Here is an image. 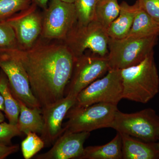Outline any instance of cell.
Returning <instances> with one entry per match:
<instances>
[{
    "mask_svg": "<svg viewBox=\"0 0 159 159\" xmlns=\"http://www.w3.org/2000/svg\"><path fill=\"white\" fill-rule=\"evenodd\" d=\"M41 108L65 97L76 58L63 41L40 37L30 48L13 49Z\"/></svg>",
    "mask_w": 159,
    "mask_h": 159,
    "instance_id": "1",
    "label": "cell"
},
{
    "mask_svg": "<svg viewBox=\"0 0 159 159\" xmlns=\"http://www.w3.org/2000/svg\"><path fill=\"white\" fill-rule=\"evenodd\" d=\"M120 71L123 99L145 104L158 93L159 76L154 51L136 65Z\"/></svg>",
    "mask_w": 159,
    "mask_h": 159,
    "instance_id": "2",
    "label": "cell"
},
{
    "mask_svg": "<svg viewBox=\"0 0 159 159\" xmlns=\"http://www.w3.org/2000/svg\"><path fill=\"white\" fill-rule=\"evenodd\" d=\"M157 36L121 39L109 38L107 55L110 70H122L136 65L153 52Z\"/></svg>",
    "mask_w": 159,
    "mask_h": 159,
    "instance_id": "3",
    "label": "cell"
},
{
    "mask_svg": "<svg viewBox=\"0 0 159 159\" xmlns=\"http://www.w3.org/2000/svg\"><path fill=\"white\" fill-rule=\"evenodd\" d=\"M118 110L116 104L106 102L85 107L73 106L66 115L68 120L64 124V132H90L99 129L110 128Z\"/></svg>",
    "mask_w": 159,
    "mask_h": 159,
    "instance_id": "4",
    "label": "cell"
},
{
    "mask_svg": "<svg viewBox=\"0 0 159 159\" xmlns=\"http://www.w3.org/2000/svg\"><path fill=\"white\" fill-rule=\"evenodd\" d=\"M110 128L144 142H157L159 139V116L151 108L133 113L118 110Z\"/></svg>",
    "mask_w": 159,
    "mask_h": 159,
    "instance_id": "5",
    "label": "cell"
},
{
    "mask_svg": "<svg viewBox=\"0 0 159 159\" xmlns=\"http://www.w3.org/2000/svg\"><path fill=\"white\" fill-rule=\"evenodd\" d=\"M109 40L106 29L93 20L85 25L77 23L63 42L77 58L84 54L87 50L94 54L106 57Z\"/></svg>",
    "mask_w": 159,
    "mask_h": 159,
    "instance_id": "6",
    "label": "cell"
},
{
    "mask_svg": "<svg viewBox=\"0 0 159 159\" xmlns=\"http://www.w3.org/2000/svg\"><path fill=\"white\" fill-rule=\"evenodd\" d=\"M77 22L74 3L51 0L43 16L41 37L64 41Z\"/></svg>",
    "mask_w": 159,
    "mask_h": 159,
    "instance_id": "7",
    "label": "cell"
},
{
    "mask_svg": "<svg viewBox=\"0 0 159 159\" xmlns=\"http://www.w3.org/2000/svg\"><path fill=\"white\" fill-rule=\"evenodd\" d=\"M122 99L121 71L111 69L106 76L92 83L78 94L74 106L85 107L99 102L118 105Z\"/></svg>",
    "mask_w": 159,
    "mask_h": 159,
    "instance_id": "8",
    "label": "cell"
},
{
    "mask_svg": "<svg viewBox=\"0 0 159 159\" xmlns=\"http://www.w3.org/2000/svg\"><path fill=\"white\" fill-rule=\"evenodd\" d=\"M0 68L7 76L16 98L29 107L41 108L32 93L25 70L13 49L0 50Z\"/></svg>",
    "mask_w": 159,
    "mask_h": 159,
    "instance_id": "9",
    "label": "cell"
},
{
    "mask_svg": "<svg viewBox=\"0 0 159 159\" xmlns=\"http://www.w3.org/2000/svg\"><path fill=\"white\" fill-rule=\"evenodd\" d=\"M110 70L107 56L84 54L75 59L65 96L77 97L78 94Z\"/></svg>",
    "mask_w": 159,
    "mask_h": 159,
    "instance_id": "10",
    "label": "cell"
},
{
    "mask_svg": "<svg viewBox=\"0 0 159 159\" xmlns=\"http://www.w3.org/2000/svg\"><path fill=\"white\" fill-rule=\"evenodd\" d=\"M37 6L33 2L29 8L5 20L14 30L19 49L30 48L41 35L43 16Z\"/></svg>",
    "mask_w": 159,
    "mask_h": 159,
    "instance_id": "11",
    "label": "cell"
},
{
    "mask_svg": "<svg viewBox=\"0 0 159 159\" xmlns=\"http://www.w3.org/2000/svg\"><path fill=\"white\" fill-rule=\"evenodd\" d=\"M76 101V97L66 96L42 108L43 128L41 138L45 142V146L48 147L54 144L64 132L63 120Z\"/></svg>",
    "mask_w": 159,
    "mask_h": 159,
    "instance_id": "12",
    "label": "cell"
},
{
    "mask_svg": "<svg viewBox=\"0 0 159 159\" xmlns=\"http://www.w3.org/2000/svg\"><path fill=\"white\" fill-rule=\"evenodd\" d=\"M90 135L88 132L65 131L49 151L35 156L36 159H79L83 153L84 144Z\"/></svg>",
    "mask_w": 159,
    "mask_h": 159,
    "instance_id": "13",
    "label": "cell"
},
{
    "mask_svg": "<svg viewBox=\"0 0 159 159\" xmlns=\"http://www.w3.org/2000/svg\"><path fill=\"white\" fill-rule=\"evenodd\" d=\"M123 159H159V142H148L119 133Z\"/></svg>",
    "mask_w": 159,
    "mask_h": 159,
    "instance_id": "14",
    "label": "cell"
},
{
    "mask_svg": "<svg viewBox=\"0 0 159 159\" xmlns=\"http://www.w3.org/2000/svg\"><path fill=\"white\" fill-rule=\"evenodd\" d=\"M120 6L119 15L107 29L110 38L121 39L127 36L133 24L139 4L137 1L134 5L130 6L123 2Z\"/></svg>",
    "mask_w": 159,
    "mask_h": 159,
    "instance_id": "15",
    "label": "cell"
},
{
    "mask_svg": "<svg viewBox=\"0 0 159 159\" xmlns=\"http://www.w3.org/2000/svg\"><path fill=\"white\" fill-rule=\"evenodd\" d=\"M20 107V113L16 126L22 134L29 132L41 134L43 128L42 108L29 107L22 101L17 99Z\"/></svg>",
    "mask_w": 159,
    "mask_h": 159,
    "instance_id": "16",
    "label": "cell"
},
{
    "mask_svg": "<svg viewBox=\"0 0 159 159\" xmlns=\"http://www.w3.org/2000/svg\"><path fill=\"white\" fill-rule=\"evenodd\" d=\"M122 141L117 132L113 139L104 145L88 146L79 159H122Z\"/></svg>",
    "mask_w": 159,
    "mask_h": 159,
    "instance_id": "17",
    "label": "cell"
},
{
    "mask_svg": "<svg viewBox=\"0 0 159 159\" xmlns=\"http://www.w3.org/2000/svg\"><path fill=\"white\" fill-rule=\"evenodd\" d=\"M154 35L159 36V24L154 20L139 4L133 24L126 37L140 38Z\"/></svg>",
    "mask_w": 159,
    "mask_h": 159,
    "instance_id": "18",
    "label": "cell"
},
{
    "mask_svg": "<svg viewBox=\"0 0 159 159\" xmlns=\"http://www.w3.org/2000/svg\"><path fill=\"white\" fill-rule=\"evenodd\" d=\"M0 94L4 99V112L9 123L16 125L20 113L19 104L12 93L7 76L2 70L0 72Z\"/></svg>",
    "mask_w": 159,
    "mask_h": 159,
    "instance_id": "19",
    "label": "cell"
},
{
    "mask_svg": "<svg viewBox=\"0 0 159 159\" xmlns=\"http://www.w3.org/2000/svg\"><path fill=\"white\" fill-rule=\"evenodd\" d=\"M120 9L118 0H97L94 20L107 30L119 15Z\"/></svg>",
    "mask_w": 159,
    "mask_h": 159,
    "instance_id": "20",
    "label": "cell"
},
{
    "mask_svg": "<svg viewBox=\"0 0 159 159\" xmlns=\"http://www.w3.org/2000/svg\"><path fill=\"white\" fill-rule=\"evenodd\" d=\"M97 2V0H75L77 24L85 25L93 20Z\"/></svg>",
    "mask_w": 159,
    "mask_h": 159,
    "instance_id": "21",
    "label": "cell"
},
{
    "mask_svg": "<svg viewBox=\"0 0 159 159\" xmlns=\"http://www.w3.org/2000/svg\"><path fill=\"white\" fill-rule=\"evenodd\" d=\"M33 0H0V20H5L29 8Z\"/></svg>",
    "mask_w": 159,
    "mask_h": 159,
    "instance_id": "22",
    "label": "cell"
},
{
    "mask_svg": "<svg viewBox=\"0 0 159 159\" xmlns=\"http://www.w3.org/2000/svg\"><path fill=\"white\" fill-rule=\"evenodd\" d=\"M21 142V150L25 159H30L45 146V142L36 133L29 132Z\"/></svg>",
    "mask_w": 159,
    "mask_h": 159,
    "instance_id": "23",
    "label": "cell"
},
{
    "mask_svg": "<svg viewBox=\"0 0 159 159\" xmlns=\"http://www.w3.org/2000/svg\"><path fill=\"white\" fill-rule=\"evenodd\" d=\"M19 48L14 30L6 20H0V50Z\"/></svg>",
    "mask_w": 159,
    "mask_h": 159,
    "instance_id": "24",
    "label": "cell"
},
{
    "mask_svg": "<svg viewBox=\"0 0 159 159\" xmlns=\"http://www.w3.org/2000/svg\"><path fill=\"white\" fill-rule=\"evenodd\" d=\"M22 134L16 125L6 122L0 123V143L11 145V139Z\"/></svg>",
    "mask_w": 159,
    "mask_h": 159,
    "instance_id": "25",
    "label": "cell"
},
{
    "mask_svg": "<svg viewBox=\"0 0 159 159\" xmlns=\"http://www.w3.org/2000/svg\"><path fill=\"white\" fill-rule=\"evenodd\" d=\"M139 6L159 24V0H138Z\"/></svg>",
    "mask_w": 159,
    "mask_h": 159,
    "instance_id": "26",
    "label": "cell"
},
{
    "mask_svg": "<svg viewBox=\"0 0 159 159\" xmlns=\"http://www.w3.org/2000/svg\"><path fill=\"white\" fill-rule=\"evenodd\" d=\"M19 149L18 145H7L0 143V159L6 158L10 155L17 152Z\"/></svg>",
    "mask_w": 159,
    "mask_h": 159,
    "instance_id": "27",
    "label": "cell"
},
{
    "mask_svg": "<svg viewBox=\"0 0 159 159\" xmlns=\"http://www.w3.org/2000/svg\"><path fill=\"white\" fill-rule=\"evenodd\" d=\"M48 1V0H33V2L38 6L44 9L47 8Z\"/></svg>",
    "mask_w": 159,
    "mask_h": 159,
    "instance_id": "28",
    "label": "cell"
},
{
    "mask_svg": "<svg viewBox=\"0 0 159 159\" xmlns=\"http://www.w3.org/2000/svg\"><path fill=\"white\" fill-rule=\"evenodd\" d=\"M0 110L3 111H5L4 99L1 94H0Z\"/></svg>",
    "mask_w": 159,
    "mask_h": 159,
    "instance_id": "29",
    "label": "cell"
},
{
    "mask_svg": "<svg viewBox=\"0 0 159 159\" xmlns=\"http://www.w3.org/2000/svg\"><path fill=\"white\" fill-rule=\"evenodd\" d=\"M4 120H5V117L2 111L0 110V123L4 122Z\"/></svg>",
    "mask_w": 159,
    "mask_h": 159,
    "instance_id": "30",
    "label": "cell"
},
{
    "mask_svg": "<svg viewBox=\"0 0 159 159\" xmlns=\"http://www.w3.org/2000/svg\"><path fill=\"white\" fill-rule=\"evenodd\" d=\"M61 1L66 2L74 3L75 0H61Z\"/></svg>",
    "mask_w": 159,
    "mask_h": 159,
    "instance_id": "31",
    "label": "cell"
}]
</instances>
